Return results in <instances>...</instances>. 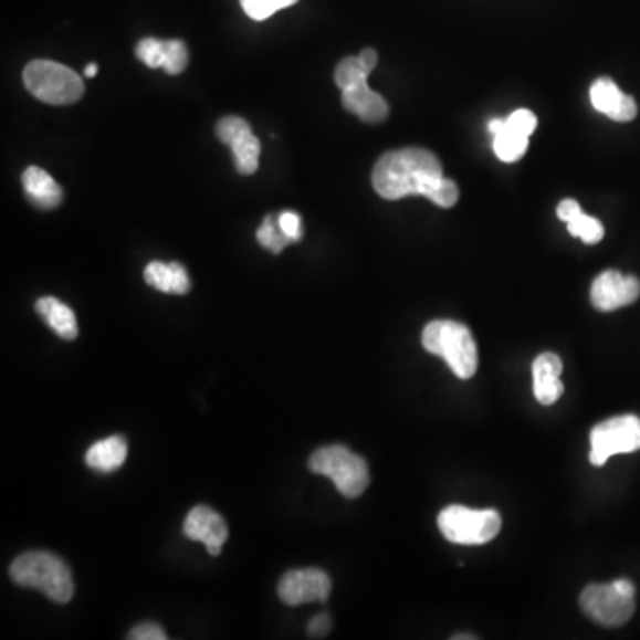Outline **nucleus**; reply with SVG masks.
<instances>
[{"instance_id":"nucleus-1","label":"nucleus","mask_w":640,"mask_h":640,"mask_svg":"<svg viewBox=\"0 0 640 640\" xmlns=\"http://www.w3.org/2000/svg\"><path fill=\"white\" fill-rule=\"evenodd\" d=\"M441 178L443 168L437 155L423 148H405L377 160L373 183L385 200H402L406 196H423L429 200Z\"/></svg>"},{"instance_id":"nucleus-2","label":"nucleus","mask_w":640,"mask_h":640,"mask_svg":"<svg viewBox=\"0 0 640 640\" xmlns=\"http://www.w3.org/2000/svg\"><path fill=\"white\" fill-rule=\"evenodd\" d=\"M11 580L25 589H36L55 604H69L73 598L72 571L57 555L49 552H28L13 560Z\"/></svg>"},{"instance_id":"nucleus-3","label":"nucleus","mask_w":640,"mask_h":640,"mask_svg":"<svg viewBox=\"0 0 640 640\" xmlns=\"http://www.w3.org/2000/svg\"><path fill=\"white\" fill-rule=\"evenodd\" d=\"M423 349L445 359L459 379H470L478 373V344L464 324L455 321H432L422 333Z\"/></svg>"},{"instance_id":"nucleus-4","label":"nucleus","mask_w":640,"mask_h":640,"mask_svg":"<svg viewBox=\"0 0 640 640\" xmlns=\"http://www.w3.org/2000/svg\"><path fill=\"white\" fill-rule=\"evenodd\" d=\"M23 84L38 101L51 105L75 104L84 95L81 75L55 61L29 63L23 70Z\"/></svg>"},{"instance_id":"nucleus-5","label":"nucleus","mask_w":640,"mask_h":640,"mask_svg":"<svg viewBox=\"0 0 640 640\" xmlns=\"http://www.w3.org/2000/svg\"><path fill=\"white\" fill-rule=\"evenodd\" d=\"M309 470L335 482L336 490L346 499H358L368 487L367 461L347 447L332 445L318 449L308 463Z\"/></svg>"},{"instance_id":"nucleus-6","label":"nucleus","mask_w":640,"mask_h":640,"mask_svg":"<svg viewBox=\"0 0 640 640\" xmlns=\"http://www.w3.org/2000/svg\"><path fill=\"white\" fill-rule=\"evenodd\" d=\"M438 527L455 545H486L499 536L502 518L491 508L475 511L464 505H450L441 511Z\"/></svg>"},{"instance_id":"nucleus-7","label":"nucleus","mask_w":640,"mask_h":640,"mask_svg":"<svg viewBox=\"0 0 640 640\" xmlns=\"http://www.w3.org/2000/svg\"><path fill=\"white\" fill-rule=\"evenodd\" d=\"M640 450V418L633 415L610 418L590 431V463L604 466L612 455Z\"/></svg>"},{"instance_id":"nucleus-8","label":"nucleus","mask_w":640,"mask_h":640,"mask_svg":"<svg viewBox=\"0 0 640 640\" xmlns=\"http://www.w3.org/2000/svg\"><path fill=\"white\" fill-rule=\"evenodd\" d=\"M580 607L592 621L604 627H621L636 612V598L622 595L612 584H592L580 596Z\"/></svg>"},{"instance_id":"nucleus-9","label":"nucleus","mask_w":640,"mask_h":640,"mask_svg":"<svg viewBox=\"0 0 640 640\" xmlns=\"http://www.w3.org/2000/svg\"><path fill=\"white\" fill-rule=\"evenodd\" d=\"M332 592V580L323 569H294L283 575L277 595L283 604L300 607L312 601H326Z\"/></svg>"},{"instance_id":"nucleus-10","label":"nucleus","mask_w":640,"mask_h":640,"mask_svg":"<svg viewBox=\"0 0 640 640\" xmlns=\"http://www.w3.org/2000/svg\"><path fill=\"white\" fill-rule=\"evenodd\" d=\"M640 297V282L618 271H605L590 286V301L600 312H613L636 303Z\"/></svg>"},{"instance_id":"nucleus-11","label":"nucleus","mask_w":640,"mask_h":640,"mask_svg":"<svg viewBox=\"0 0 640 640\" xmlns=\"http://www.w3.org/2000/svg\"><path fill=\"white\" fill-rule=\"evenodd\" d=\"M183 534L189 539L200 541L213 557H218L228 539V527L221 514L207 505H198L187 514Z\"/></svg>"},{"instance_id":"nucleus-12","label":"nucleus","mask_w":640,"mask_h":640,"mask_svg":"<svg viewBox=\"0 0 640 640\" xmlns=\"http://www.w3.org/2000/svg\"><path fill=\"white\" fill-rule=\"evenodd\" d=\"M563 361L554 353H543L532 365L534 377V396L543 406H552L563 397L564 385L560 381Z\"/></svg>"},{"instance_id":"nucleus-13","label":"nucleus","mask_w":640,"mask_h":640,"mask_svg":"<svg viewBox=\"0 0 640 640\" xmlns=\"http://www.w3.org/2000/svg\"><path fill=\"white\" fill-rule=\"evenodd\" d=\"M342 104L365 123H382L390 114L388 102L379 93L373 92L367 82L344 90Z\"/></svg>"},{"instance_id":"nucleus-14","label":"nucleus","mask_w":640,"mask_h":640,"mask_svg":"<svg viewBox=\"0 0 640 640\" xmlns=\"http://www.w3.org/2000/svg\"><path fill=\"white\" fill-rule=\"evenodd\" d=\"M22 186L25 198L38 209H57L63 201V189L60 183L36 166H31L23 171Z\"/></svg>"},{"instance_id":"nucleus-15","label":"nucleus","mask_w":640,"mask_h":640,"mask_svg":"<svg viewBox=\"0 0 640 640\" xmlns=\"http://www.w3.org/2000/svg\"><path fill=\"white\" fill-rule=\"evenodd\" d=\"M145 282L164 294L183 295L191 291L189 274L178 262H150L145 269Z\"/></svg>"},{"instance_id":"nucleus-16","label":"nucleus","mask_w":640,"mask_h":640,"mask_svg":"<svg viewBox=\"0 0 640 640\" xmlns=\"http://www.w3.org/2000/svg\"><path fill=\"white\" fill-rule=\"evenodd\" d=\"M38 314L45 321L46 326L54 329L55 335L61 336L63 340H75L78 335L77 317L73 314L70 306L61 303L55 297H41L36 301Z\"/></svg>"},{"instance_id":"nucleus-17","label":"nucleus","mask_w":640,"mask_h":640,"mask_svg":"<svg viewBox=\"0 0 640 640\" xmlns=\"http://www.w3.org/2000/svg\"><path fill=\"white\" fill-rule=\"evenodd\" d=\"M125 459H127V443L122 437H111L90 447L86 464L95 472L111 473L122 468Z\"/></svg>"},{"instance_id":"nucleus-18","label":"nucleus","mask_w":640,"mask_h":640,"mask_svg":"<svg viewBox=\"0 0 640 640\" xmlns=\"http://www.w3.org/2000/svg\"><path fill=\"white\" fill-rule=\"evenodd\" d=\"M528 148V137L507 127V119L502 130L493 136V150L502 162H516Z\"/></svg>"},{"instance_id":"nucleus-19","label":"nucleus","mask_w":640,"mask_h":640,"mask_svg":"<svg viewBox=\"0 0 640 640\" xmlns=\"http://www.w3.org/2000/svg\"><path fill=\"white\" fill-rule=\"evenodd\" d=\"M625 93L619 90L618 84L609 77H601L590 86V104L598 113L605 116H612L613 111L618 109Z\"/></svg>"},{"instance_id":"nucleus-20","label":"nucleus","mask_w":640,"mask_h":640,"mask_svg":"<svg viewBox=\"0 0 640 640\" xmlns=\"http://www.w3.org/2000/svg\"><path fill=\"white\" fill-rule=\"evenodd\" d=\"M233 162L241 175H253L259 169L260 141L253 134L242 137L232 146Z\"/></svg>"},{"instance_id":"nucleus-21","label":"nucleus","mask_w":640,"mask_h":640,"mask_svg":"<svg viewBox=\"0 0 640 640\" xmlns=\"http://www.w3.org/2000/svg\"><path fill=\"white\" fill-rule=\"evenodd\" d=\"M256 241L262 248L271 251V253L280 254L285 250V245L291 244L288 237L282 232V228L277 224V218L267 216L264 223L260 224L259 232H256Z\"/></svg>"},{"instance_id":"nucleus-22","label":"nucleus","mask_w":640,"mask_h":640,"mask_svg":"<svg viewBox=\"0 0 640 640\" xmlns=\"http://www.w3.org/2000/svg\"><path fill=\"white\" fill-rule=\"evenodd\" d=\"M367 70L364 64L359 63L358 57H346L342 61L335 70L336 86L340 87L342 92L347 87L358 86L365 84L368 78Z\"/></svg>"},{"instance_id":"nucleus-23","label":"nucleus","mask_w":640,"mask_h":640,"mask_svg":"<svg viewBox=\"0 0 640 640\" xmlns=\"http://www.w3.org/2000/svg\"><path fill=\"white\" fill-rule=\"evenodd\" d=\"M569 233L573 237H578L586 244H596L604 239L605 230L604 224L598 221V219L590 218L586 213L581 212L577 219H573L568 223Z\"/></svg>"},{"instance_id":"nucleus-24","label":"nucleus","mask_w":640,"mask_h":640,"mask_svg":"<svg viewBox=\"0 0 640 640\" xmlns=\"http://www.w3.org/2000/svg\"><path fill=\"white\" fill-rule=\"evenodd\" d=\"M189 63V52L183 41L166 40V51H164V72L169 75H178L186 70Z\"/></svg>"},{"instance_id":"nucleus-25","label":"nucleus","mask_w":640,"mask_h":640,"mask_svg":"<svg viewBox=\"0 0 640 640\" xmlns=\"http://www.w3.org/2000/svg\"><path fill=\"white\" fill-rule=\"evenodd\" d=\"M216 134H218L219 141L232 146L233 143L253 133H251L250 123L245 122V119L239 118V116H227V118L218 123Z\"/></svg>"},{"instance_id":"nucleus-26","label":"nucleus","mask_w":640,"mask_h":640,"mask_svg":"<svg viewBox=\"0 0 640 640\" xmlns=\"http://www.w3.org/2000/svg\"><path fill=\"white\" fill-rule=\"evenodd\" d=\"M164 51H166V40H157V38H145L136 46L137 57L150 69H162Z\"/></svg>"},{"instance_id":"nucleus-27","label":"nucleus","mask_w":640,"mask_h":640,"mask_svg":"<svg viewBox=\"0 0 640 640\" xmlns=\"http://www.w3.org/2000/svg\"><path fill=\"white\" fill-rule=\"evenodd\" d=\"M429 200L438 204V207H441V209H450V207H454V204L458 203V186H455V182H452V180H449V178L443 177L440 182H438V186L434 187L432 195L429 196Z\"/></svg>"},{"instance_id":"nucleus-28","label":"nucleus","mask_w":640,"mask_h":640,"mask_svg":"<svg viewBox=\"0 0 640 640\" xmlns=\"http://www.w3.org/2000/svg\"><path fill=\"white\" fill-rule=\"evenodd\" d=\"M241 6L244 13L256 22H264L280 11L274 0H241Z\"/></svg>"},{"instance_id":"nucleus-29","label":"nucleus","mask_w":640,"mask_h":640,"mask_svg":"<svg viewBox=\"0 0 640 640\" xmlns=\"http://www.w3.org/2000/svg\"><path fill=\"white\" fill-rule=\"evenodd\" d=\"M507 127L523 136L531 137L537 127L536 114L528 109L514 111L507 118Z\"/></svg>"},{"instance_id":"nucleus-30","label":"nucleus","mask_w":640,"mask_h":640,"mask_svg":"<svg viewBox=\"0 0 640 640\" xmlns=\"http://www.w3.org/2000/svg\"><path fill=\"white\" fill-rule=\"evenodd\" d=\"M277 224L282 228V232L288 237V241H301V237H303V223H301V218L297 213L291 212V210L280 213V216H277Z\"/></svg>"},{"instance_id":"nucleus-31","label":"nucleus","mask_w":640,"mask_h":640,"mask_svg":"<svg viewBox=\"0 0 640 640\" xmlns=\"http://www.w3.org/2000/svg\"><path fill=\"white\" fill-rule=\"evenodd\" d=\"M128 639L133 640H166V631L155 625V622H143L139 627L134 628L130 633H128Z\"/></svg>"},{"instance_id":"nucleus-32","label":"nucleus","mask_w":640,"mask_h":640,"mask_svg":"<svg viewBox=\"0 0 640 640\" xmlns=\"http://www.w3.org/2000/svg\"><path fill=\"white\" fill-rule=\"evenodd\" d=\"M637 116V102L630 95H625L619 102L618 109L613 111L610 119L613 122H631Z\"/></svg>"},{"instance_id":"nucleus-33","label":"nucleus","mask_w":640,"mask_h":640,"mask_svg":"<svg viewBox=\"0 0 640 640\" xmlns=\"http://www.w3.org/2000/svg\"><path fill=\"white\" fill-rule=\"evenodd\" d=\"M332 630V619L327 613H318L315 616L308 625V636L314 637V639H321V637H326Z\"/></svg>"},{"instance_id":"nucleus-34","label":"nucleus","mask_w":640,"mask_h":640,"mask_svg":"<svg viewBox=\"0 0 640 640\" xmlns=\"http://www.w3.org/2000/svg\"><path fill=\"white\" fill-rule=\"evenodd\" d=\"M581 213V207L578 201L575 200H563L557 207V216H559L560 221L564 223H569L573 219H577Z\"/></svg>"},{"instance_id":"nucleus-35","label":"nucleus","mask_w":640,"mask_h":640,"mask_svg":"<svg viewBox=\"0 0 640 640\" xmlns=\"http://www.w3.org/2000/svg\"><path fill=\"white\" fill-rule=\"evenodd\" d=\"M358 60L359 63L364 64L367 72H373L379 57H377V52L374 49H365V51L359 52Z\"/></svg>"},{"instance_id":"nucleus-36","label":"nucleus","mask_w":640,"mask_h":640,"mask_svg":"<svg viewBox=\"0 0 640 640\" xmlns=\"http://www.w3.org/2000/svg\"><path fill=\"white\" fill-rule=\"evenodd\" d=\"M297 0H274V4L277 6V10H285V8H291Z\"/></svg>"},{"instance_id":"nucleus-37","label":"nucleus","mask_w":640,"mask_h":640,"mask_svg":"<svg viewBox=\"0 0 640 640\" xmlns=\"http://www.w3.org/2000/svg\"><path fill=\"white\" fill-rule=\"evenodd\" d=\"M96 73H98V66L95 63L87 64L86 70H84L86 77H95Z\"/></svg>"},{"instance_id":"nucleus-38","label":"nucleus","mask_w":640,"mask_h":640,"mask_svg":"<svg viewBox=\"0 0 640 640\" xmlns=\"http://www.w3.org/2000/svg\"><path fill=\"white\" fill-rule=\"evenodd\" d=\"M454 639H455V640H461V639L468 640V639H475V637H472V636H455Z\"/></svg>"}]
</instances>
